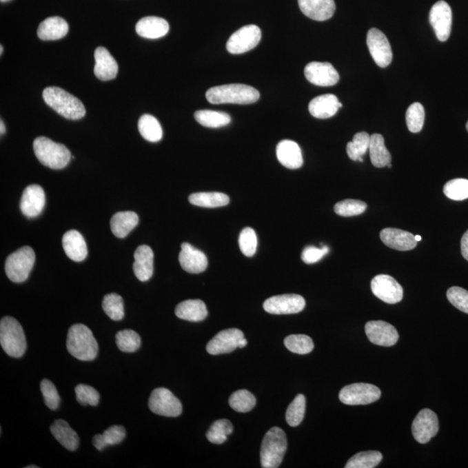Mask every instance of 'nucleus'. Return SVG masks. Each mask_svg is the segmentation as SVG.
<instances>
[{
    "label": "nucleus",
    "mask_w": 468,
    "mask_h": 468,
    "mask_svg": "<svg viewBox=\"0 0 468 468\" xmlns=\"http://www.w3.org/2000/svg\"><path fill=\"white\" fill-rule=\"evenodd\" d=\"M66 346L70 354L80 361H92L99 354V343L92 332L82 324L70 328Z\"/></svg>",
    "instance_id": "nucleus-1"
},
{
    "label": "nucleus",
    "mask_w": 468,
    "mask_h": 468,
    "mask_svg": "<svg viewBox=\"0 0 468 468\" xmlns=\"http://www.w3.org/2000/svg\"><path fill=\"white\" fill-rule=\"evenodd\" d=\"M47 105L70 120H79L86 114L85 107L76 96L59 87L46 88L43 92Z\"/></svg>",
    "instance_id": "nucleus-2"
},
{
    "label": "nucleus",
    "mask_w": 468,
    "mask_h": 468,
    "mask_svg": "<svg viewBox=\"0 0 468 468\" xmlns=\"http://www.w3.org/2000/svg\"><path fill=\"white\" fill-rule=\"evenodd\" d=\"M259 92L254 87L245 84H227L211 88L206 93L210 103L251 104L259 99Z\"/></svg>",
    "instance_id": "nucleus-3"
},
{
    "label": "nucleus",
    "mask_w": 468,
    "mask_h": 468,
    "mask_svg": "<svg viewBox=\"0 0 468 468\" xmlns=\"http://www.w3.org/2000/svg\"><path fill=\"white\" fill-rule=\"evenodd\" d=\"M33 150L40 163L52 170H62L72 159V154L65 145L57 143L45 136L35 139Z\"/></svg>",
    "instance_id": "nucleus-4"
},
{
    "label": "nucleus",
    "mask_w": 468,
    "mask_h": 468,
    "mask_svg": "<svg viewBox=\"0 0 468 468\" xmlns=\"http://www.w3.org/2000/svg\"><path fill=\"white\" fill-rule=\"evenodd\" d=\"M287 438L281 429L272 427L263 439L261 463L263 468H278L287 450Z\"/></svg>",
    "instance_id": "nucleus-5"
},
{
    "label": "nucleus",
    "mask_w": 468,
    "mask_h": 468,
    "mask_svg": "<svg viewBox=\"0 0 468 468\" xmlns=\"http://www.w3.org/2000/svg\"><path fill=\"white\" fill-rule=\"evenodd\" d=\"M0 343L6 354L19 358L26 350V339L21 325L12 316H5L0 321Z\"/></svg>",
    "instance_id": "nucleus-6"
},
{
    "label": "nucleus",
    "mask_w": 468,
    "mask_h": 468,
    "mask_svg": "<svg viewBox=\"0 0 468 468\" xmlns=\"http://www.w3.org/2000/svg\"><path fill=\"white\" fill-rule=\"evenodd\" d=\"M35 252L30 247H23L6 258L5 270L10 281L14 283L25 282L34 265Z\"/></svg>",
    "instance_id": "nucleus-7"
},
{
    "label": "nucleus",
    "mask_w": 468,
    "mask_h": 468,
    "mask_svg": "<svg viewBox=\"0 0 468 468\" xmlns=\"http://www.w3.org/2000/svg\"><path fill=\"white\" fill-rule=\"evenodd\" d=\"M381 390L369 383H353L341 389L339 399L346 405H367L381 397Z\"/></svg>",
    "instance_id": "nucleus-8"
},
{
    "label": "nucleus",
    "mask_w": 468,
    "mask_h": 468,
    "mask_svg": "<svg viewBox=\"0 0 468 468\" xmlns=\"http://www.w3.org/2000/svg\"><path fill=\"white\" fill-rule=\"evenodd\" d=\"M149 407L156 415L166 417H177L183 413L180 400L166 388H158L151 393Z\"/></svg>",
    "instance_id": "nucleus-9"
},
{
    "label": "nucleus",
    "mask_w": 468,
    "mask_h": 468,
    "mask_svg": "<svg viewBox=\"0 0 468 468\" xmlns=\"http://www.w3.org/2000/svg\"><path fill=\"white\" fill-rule=\"evenodd\" d=\"M261 30L255 25L245 26L230 37L227 50L231 54H242L254 49L261 40Z\"/></svg>",
    "instance_id": "nucleus-10"
},
{
    "label": "nucleus",
    "mask_w": 468,
    "mask_h": 468,
    "mask_svg": "<svg viewBox=\"0 0 468 468\" xmlns=\"http://www.w3.org/2000/svg\"><path fill=\"white\" fill-rule=\"evenodd\" d=\"M367 45L377 65L385 68L391 63L392 49L385 33L378 29H370L367 34Z\"/></svg>",
    "instance_id": "nucleus-11"
},
{
    "label": "nucleus",
    "mask_w": 468,
    "mask_h": 468,
    "mask_svg": "<svg viewBox=\"0 0 468 468\" xmlns=\"http://www.w3.org/2000/svg\"><path fill=\"white\" fill-rule=\"evenodd\" d=\"M373 294L382 301L389 305H395L403 301V289L402 285L391 276L380 274L372 281Z\"/></svg>",
    "instance_id": "nucleus-12"
},
{
    "label": "nucleus",
    "mask_w": 468,
    "mask_h": 468,
    "mask_svg": "<svg viewBox=\"0 0 468 468\" xmlns=\"http://www.w3.org/2000/svg\"><path fill=\"white\" fill-rule=\"evenodd\" d=\"M263 307L270 314H296L305 309V301L302 296L297 294L274 296L265 301Z\"/></svg>",
    "instance_id": "nucleus-13"
},
{
    "label": "nucleus",
    "mask_w": 468,
    "mask_h": 468,
    "mask_svg": "<svg viewBox=\"0 0 468 468\" xmlns=\"http://www.w3.org/2000/svg\"><path fill=\"white\" fill-rule=\"evenodd\" d=\"M439 431V420L436 414L429 409L420 410L418 415L414 420L412 424V434L417 442L426 444Z\"/></svg>",
    "instance_id": "nucleus-14"
},
{
    "label": "nucleus",
    "mask_w": 468,
    "mask_h": 468,
    "mask_svg": "<svg viewBox=\"0 0 468 468\" xmlns=\"http://www.w3.org/2000/svg\"><path fill=\"white\" fill-rule=\"evenodd\" d=\"M429 21L437 39L445 42L449 39L452 28V10L447 2L438 1L431 8Z\"/></svg>",
    "instance_id": "nucleus-15"
},
{
    "label": "nucleus",
    "mask_w": 468,
    "mask_h": 468,
    "mask_svg": "<svg viewBox=\"0 0 468 468\" xmlns=\"http://www.w3.org/2000/svg\"><path fill=\"white\" fill-rule=\"evenodd\" d=\"M306 79L316 86L336 85L339 81V74L332 63L312 62L305 69Z\"/></svg>",
    "instance_id": "nucleus-16"
},
{
    "label": "nucleus",
    "mask_w": 468,
    "mask_h": 468,
    "mask_svg": "<svg viewBox=\"0 0 468 468\" xmlns=\"http://www.w3.org/2000/svg\"><path fill=\"white\" fill-rule=\"evenodd\" d=\"M365 332L374 345L385 347L395 345L399 339L398 332L392 325L385 321H369L365 325Z\"/></svg>",
    "instance_id": "nucleus-17"
},
{
    "label": "nucleus",
    "mask_w": 468,
    "mask_h": 468,
    "mask_svg": "<svg viewBox=\"0 0 468 468\" xmlns=\"http://www.w3.org/2000/svg\"><path fill=\"white\" fill-rule=\"evenodd\" d=\"M245 338L244 333L238 329H228L218 332L207 345L211 355L227 354L238 348V342Z\"/></svg>",
    "instance_id": "nucleus-18"
},
{
    "label": "nucleus",
    "mask_w": 468,
    "mask_h": 468,
    "mask_svg": "<svg viewBox=\"0 0 468 468\" xmlns=\"http://www.w3.org/2000/svg\"><path fill=\"white\" fill-rule=\"evenodd\" d=\"M45 206V193L39 185L27 187L20 201V210L27 218H34L42 213Z\"/></svg>",
    "instance_id": "nucleus-19"
},
{
    "label": "nucleus",
    "mask_w": 468,
    "mask_h": 468,
    "mask_svg": "<svg viewBox=\"0 0 468 468\" xmlns=\"http://www.w3.org/2000/svg\"><path fill=\"white\" fill-rule=\"evenodd\" d=\"M179 261L184 271L193 274L206 271L208 264L206 254L190 243L181 245Z\"/></svg>",
    "instance_id": "nucleus-20"
},
{
    "label": "nucleus",
    "mask_w": 468,
    "mask_h": 468,
    "mask_svg": "<svg viewBox=\"0 0 468 468\" xmlns=\"http://www.w3.org/2000/svg\"><path fill=\"white\" fill-rule=\"evenodd\" d=\"M299 8L306 17L316 21L332 18L336 11L334 0H298Z\"/></svg>",
    "instance_id": "nucleus-21"
},
{
    "label": "nucleus",
    "mask_w": 468,
    "mask_h": 468,
    "mask_svg": "<svg viewBox=\"0 0 468 468\" xmlns=\"http://www.w3.org/2000/svg\"><path fill=\"white\" fill-rule=\"evenodd\" d=\"M380 238L387 247L397 251H410L416 247L417 241L411 232L396 228H385L380 232Z\"/></svg>",
    "instance_id": "nucleus-22"
},
{
    "label": "nucleus",
    "mask_w": 468,
    "mask_h": 468,
    "mask_svg": "<svg viewBox=\"0 0 468 468\" xmlns=\"http://www.w3.org/2000/svg\"><path fill=\"white\" fill-rule=\"evenodd\" d=\"M134 274L141 282L150 281L154 274V252L149 245H140L134 252Z\"/></svg>",
    "instance_id": "nucleus-23"
},
{
    "label": "nucleus",
    "mask_w": 468,
    "mask_h": 468,
    "mask_svg": "<svg viewBox=\"0 0 468 468\" xmlns=\"http://www.w3.org/2000/svg\"><path fill=\"white\" fill-rule=\"evenodd\" d=\"M96 65L94 68L97 79L110 81L116 79L119 73V65L109 50L104 47H99L95 50Z\"/></svg>",
    "instance_id": "nucleus-24"
},
{
    "label": "nucleus",
    "mask_w": 468,
    "mask_h": 468,
    "mask_svg": "<svg viewBox=\"0 0 468 468\" xmlns=\"http://www.w3.org/2000/svg\"><path fill=\"white\" fill-rule=\"evenodd\" d=\"M343 104L333 94H325L315 97L309 104V111L312 116L318 119H327L334 116Z\"/></svg>",
    "instance_id": "nucleus-25"
},
{
    "label": "nucleus",
    "mask_w": 468,
    "mask_h": 468,
    "mask_svg": "<svg viewBox=\"0 0 468 468\" xmlns=\"http://www.w3.org/2000/svg\"><path fill=\"white\" fill-rule=\"evenodd\" d=\"M276 153L279 163L289 170H298L304 163L301 147L294 141H281L278 144Z\"/></svg>",
    "instance_id": "nucleus-26"
},
{
    "label": "nucleus",
    "mask_w": 468,
    "mask_h": 468,
    "mask_svg": "<svg viewBox=\"0 0 468 468\" xmlns=\"http://www.w3.org/2000/svg\"><path fill=\"white\" fill-rule=\"evenodd\" d=\"M136 31L143 38L156 39L167 34L170 25L167 20L159 17H145L136 23Z\"/></svg>",
    "instance_id": "nucleus-27"
},
{
    "label": "nucleus",
    "mask_w": 468,
    "mask_h": 468,
    "mask_svg": "<svg viewBox=\"0 0 468 468\" xmlns=\"http://www.w3.org/2000/svg\"><path fill=\"white\" fill-rule=\"evenodd\" d=\"M63 247L65 254L73 261L81 262L86 258L88 249L83 235L77 230L65 232L63 237Z\"/></svg>",
    "instance_id": "nucleus-28"
},
{
    "label": "nucleus",
    "mask_w": 468,
    "mask_h": 468,
    "mask_svg": "<svg viewBox=\"0 0 468 468\" xmlns=\"http://www.w3.org/2000/svg\"><path fill=\"white\" fill-rule=\"evenodd\" d=\"M69 32L68 23L60 17H50L40 23L38 36L45 41L59 40L67 35Z\"/></svg>",
    "instance_id": "nucleus-29"
},
{
    "label": "nucleus",
    "mask_w": 468,
    "mask_h": 468,
    "mask_svg": "<svg viewBox=\"0 0 468 468\" xmlns=\"http://www.w3.org/2000/svg\"><path fill=\"white\" fill-rule=\"evenodd\" d=\"M50 432L63 447L70 451H76L79 447V436L76 431L63 420H57L50 427Z\"/></svg>",
    "instance_id": "nucleus-30"
},
{
    "label": "nucleus",
    "mask_w": 468,
    "mask_h": 468,
    "mask_svg": "<svg viewBox=\"0 0 468 468\" xmlns=\"http://www.w3.org/2000/svg\"><path fill=\"white\" fill-rule=\"evenodd\" d=\"M206 305L200 299H190L180 303L175 308V315L178 318L190 322L203 321L207 316Z\"/></svg>",
    "instance_id": "nucleus-31"
},
{
    "label": "nucleus",
    "mask_w": 468,
    "mask_h": 468,
    "mask_svg": "<svg viewBox=\"0 0 468 468\" xmlns=\"http://www.w3.org/2000/svg\"><path fill=\"white\" fill-rule=\"evenodd\" d=\"M139 222V217L134 212H119L110 221V228L114 236L123 238L133 230Z\"/></svg>",
    "instance_id": "nucleus-32"
},
{
    "label": "nucleus",
    "mask_w": 468,
    "mask_h": 468,
    "mask_svg": "<svg viewBox=\"0 0 468 468\" xmlns=\"http://www.w3.org/2000/svg\"><path fill=\"white\" fill-rule=\"evenodd\" d=\"M369 152L370 160L376 167H385L391 163V154L385 147V138L382 134L370 136Z\"/></svg>",
    "instance_id": "nucleus-33"
},
{
    "label": "nucleus",
    "mask_w": 468,
    "mask_h": 468,
    "mask_svg": "<svg viewBox=\"0 0 468 468\" xmlns=\"http://www.w3.org/2000/svg\"><path fill=\"white\" fill-rule=\"evenodd\" d=\"M190 202L194 206L207 208H215L227 206L230 199L227 194L218 192H201L195 193L190 196Z\"/></svg>",
    "instance_id": "nucleus-34"
},
{
    "label": "nucleus",
    "mask_w": 468,
    "mask_h": 468,
    "mask_svg": "<svg viewBox=\"0 0 468 468\" xmlns=\"http://www.w3.org/2000/svg\"><path fill=\"white\" fill-rule=\"evenodd\" d=\"M138 130L141 136L150 143L160 141L163 136V128L156 117L151 114H143L138 122Z\"/></svg>",
    "instance_id": "nucleus-35"
},
{
    "label": "nucleus",
    "mask_w": 468,
    "mask_h": 468,
    "mask_svg": "<svg viewBox=\"0 0 468 468\" xmlns=\"http://www.w3.org/2000/svg\"><path fill=\"white\" fill-rule=\"evenodd\" d=\"M125 436L126 430L123 426H112L104 431L103 434L94 436L93 445L97 450L102 451L107 446L122 442Z\"/></svg>",
    "instance_id": "nucleus-36"
},
{
    "label": "nucleus",
    "mask_w": 468,
    "mask_h": 468,
    "mask_svg": "<svg viewBox=\"0 0 468 468\" xmlns=\"http://www.w3.org/2000/svg\"><path fill=\"white\" fill-rule=\"evenodd\" d=\"M194 117L202 126L212 129L225 127L231 123V116L221 111L199 110L195 112Z\"/></svg>",
    "instance_id": "nucleus-37"
},
{
    "label": "nucleus",
    "mask_w": 468,
    "mask_h": 468,
    "mask_svg": "<svg viewBox=\"0 0 468 468\" xmlns=\"http://www.w3.org/2000/svg\"><path fill=\"white\" fill-rule=\"evenodd\" d=\"M383 460L382 454L378 451H365L355 454L346 463V468H374L378 466Z\"/></svg>",
    "instance_id": "nucleus-38"
},
{
    "label": "nucleus",
    "mask_w": 468,
    "mask_h": 468,
    "mask_svg": "<svg viewBox=\"0 0 468 468\" xmlns=\"http://www.w3.org/2000/svg\"><path fill=\"white\" fill-rule=\"evenodd\" d=\"M370 136L367 132H359L347 144V154L352 161L362 159L369 149Z\"/></svg>",
    "instance_id": "nucleus-39"
},
{
    "label": "nucleus",
    "mask_w": 468,
    "mask_h": 468,
    "mask_svg": "<svg viewBox=\"0 0 468 468\" xmlns=\"http://www.w3.org/2000/svg\"><path fill=\"white\" fill-rule=\"evenodd\" d=\"M229 404L235 411L247 413L251 411L255 407L256 398L248 390L241 389L232 394L229 398Z\"/></svg>",
    "instance_id": "nucleus-40"
},
{
    "label": "nucleus",
    "mask_w": 468,
    "mask_h": 468,
    "mask_svg": "<svg viewBox=\"0 0 468 468\" xmlns=\"http://www.w3.org/2000/svg\"><path fill=\"white\" fill-rule=\"evenodd\" d=\"M234 432V426L228 420H218L212 424L207 433V440L214 444H222L227 440V436Z\"/></svg>",
    "instance_id": "nucleus-41"
},
{
    "label": "nucleus",
    "mask_w": 468,
    "mask_h": 468,
    "mask_svg": "<svg viewBox=\"0 0 468 468\" xmlns=\"http://www.w3.org/2000/svg\"><path fill=\"white\" fill-rule=\"evenodd\" d=\"M284 343L289 352L299 355L309 354L314 349V343L306 335H289L285 338Z\"/></svg>",
    "instance_id": "nucleus-42"
},
{
    "label": "nucleus",
    "mask_w": 468,
    "mask_h": 468,
    "mask_svg": "<svg viewBox=\"0 0 468 468\" xmlns=\"http://www.w3.org/2000/svg\"><path fill=\"white\" fill-rule=\"evenodd\" d=\"M305 397L299 394L286 410V422L289 426L297 427L303 422L305 414Z\"/></svg>",
    "instance_id": "nucleus-43"
},
{
    "label": "nucleus",
    "mask_w": 468,
    "mask_h": 468,
    "mask_svg": "<svg viewBox=\"0 0 468 468\" xmlns=\"http://www.w3.org/2000/svg\"><path fill=\"white\" fill-rule=\"evenodd\" d=\"M116 343L121 352L133 353L140 348L141 340L136 332L132 329H124L117 333Z\"/></svg>",
    "instance_id": "nucleus-44"
},
{
    "label": "nucleus",
    "mask_w": 468,
    "mask_h": 468,
    "mask_svg": "<svg viewBox=\"0 0 468 468\" xmlns=\"http://www.w3.org/2000/svg\"><path fill=\"white\" fill-rule=\"evenodd\" d=\"M425 120V110L420 103H415L407 108L406 123L407 129L412 133H418L423 130Z\"/></svg>",
    "instance_id": "nucleus-45"
},
{
    "label": "nucleus",
    "mask_w": 468,
    "mask_h": 468,
    "mask_svg": "<svg viewBox=\"0 0 468 468\" xmlns=\"http://www.w3.org/2000/svg\"><path fill=\"white\" fill-rule=\"evenodd\" d=\"M102 305L104 312L114 321H120L124 318L123 301L120 295L116 294L106 295Z\"/></svg>",
    "instance_id": "nucleus-46"
},
{
    "label": "nucleus",
    "mask_w": 468,
    "mask_h": 468,
    "mask_svg": "<svg viewBox=\"0 0 468 468\" xmlns=\"http://www.w3.org/2000/svg\"><path fill=\"white\" fill-rule=\"evenodd\" d=\"M443 193L450 200L464 201L468 199V180L454 179L445 184Z\"/></svg>",
    "instance_id": "nucleus-47"
},
{
    "label": "nucleus",
    "mask_w": 468,
    "mask_h": 468,
    "mask_svg": "<svg viewBox=\"0 0 468 468\" xmlns=\"http://www.w3.org/2000/svg\"><path fill=\"white\" fill-rule=\"evenodd\" d=\"M367 208L365 202L358 200H345L339 201L334 207L336 214L343 217L356 216L365 213Z\"/></svg>",
    "instance_id": "nucleus-48"
},
{
    "label": "nucleus",
    "mask_w": 468,
    "mask_h": 468,
    "mask_svg": "<svg viewBox=\"0 0 468 468\" xmlns=\"http://www.w3.org/2000/svg\"><path fill=\"white\" fill-rule=\"evenodd\" d=\"M238 245H240L242 254L247 257H252L256 254L258 247L257 235L254 229L245 227L242 230L238 238Z\"/></svg>",
    "instance_id": "nucleus-49"
},
{
    "label": "nucleus",
    "mask_w": 468,
    "mask_h": 468,
    "mask_svg": "<svg viewBox=\"0 0 468 468\" xmlns=\"http://www.w3.org/2000/svg\"><path fill=\"white\" fill-rule=\"evenodd\" d=\"M77 402L83 406H96L100 400L99 393L92 386L79 385L75 389Z\"/></svg>",
    "instance_id": "nucleus-50"
},
{
    "label": "nucleus",
    "mask_w": 468,
    "mask_h": 468,
    "mask_svg": "<svg viewBox=\"0 0 468 468\" xmlns=\"http://www.w3.org/2000/svg\"><path fill=\"white\" fill-rule=\"evenodd\" d=\"M40 389H41L45 405L50 409H57L59 406L60 396L56 386L50 380L43 379L40 383Z\"/></svg>",
    "instance_id": "nucleus-51"
},
{
    "label": "nucleus",
    "mask_w": 468,
    "mask_h": 468,
    "mask_svg": "<svg viewBox=\"0 0 468 468\" xmlns=\"http://www.w3.org/2000/svg\"><path fill=\"white\" fill-rule=\"evenodd\" d=\"M447 297L454 307L468 314V292L467 289L454 286L447 291Z\"/></svg>",
    "instance_id": "nucleus-52"
},
{
    "label": "nucleus",
    "mask_w": 468,
    "mask_h": 468,
    "mask_svg": "<svg viewBox=\"0 0 468 468\" xmlns=\"http://www.w3.org/2000/svg\"><path fill=\"white\" fill-rule=\"evenodd\" d=\"M329 251V247L326 245L323 247H307L303 251L301 258L305 264H314L328 254Z\"/></svg>",
    "instance_id": "nucleus-53"
},
{
    "label": "nucleus",
    "mask_w": 468,
    "mask_h": 468,
    "mask_svg": "<svg viewBox=\"0 0 468 468\" xmlns=\"http://www.w3.org/2000/svg\"><path fill=\"white\" fill-rule=\"evenodd\" d=\"M460 245L461 254L468 261V230L465 232L462 238H461Z\"/></svg>",
    "instance_id": "nucleus-54"
},
{
    "label": "nucleus",
    "mask_w": 468,
    "mask_h": 468,
    "mask_svg": "<svg viewBox=\"0 0 468 468\" xmlns=\"http://www.w3.org/2000/svg\"><path fill=\"white\" fill-rule=\"evenodd\" d=\"M247 345V340L245 338H241L240 342H238V348H244V347Z\"/></svg>",
    "instance_id": "nucleus-55"
},
{
    "label": "nucleus",
    "mask_w": 468,
    "mask_h": 468,
    "mask_svg": "<svg viewBox=\"0 0 468 468\" xmlns=\"http://www.w3.org/2000/svg\"><path fill=\"white\" fill-rule=\"evenodd\" d=\"M0 132H1V134H4L6 133V126L4 124V122L3 121H0Z\"/></svg>",
    "instance_id": "nucleus-56"
},
{
    "label": "nucleus",
    "mask_w": 468,
    "mask_h": 468,
    "mask_svg": "<svg viewBox=\"0 0 468 468\" xmlns=\"http://www.w3.org/2000/svg\"><path fill=\"white\" fill-rule=\"evenodd\" d=\"M416 240L417 242H419L423 240V238L420 235H416Z\"/></svg>",
    "instance_id": "nucleus-57"
},
{
    "label": "nucleus",
    "mask_w": 468,
    "mask_h": 468,
    "mask_svg": "<svg viewBox=\"0 0 468 468\" xmlns=\"http://www.w3.org/2000/svg\"><path fill=\"white\" fill-rule=\"evenodd\" d=\"M26 468H39L38 466H33V465H31V466H27Z\"/></svg>",
    "instance_id": "nucleus-58"
},
{
    "label": "nucleus",
    "mask_w": 468,
    "mask_h": 468,
    "mask_svg": "<svg viewBox=\"0 0 468 468\" xmlns=\"http://www.w3.org/2000/svg\"><path fill=\"white\" fill-rule=\"evenodd\" d=\"M0 54H3V45L0 46Z\"/></svg>",
    "instance_id": "nucleus-59"
},
{
    "label": "nucleus",
    "mask_w": 468,
    "mask_h": 468,
    "mask_svg": "<svg viewBox=\"0 0 468 468\" xmlns=\"http://www.w3.org/2000/svg\"><path fill=\"white\" fill-rule=\"evenodd\" d=\"M0 1H1V2H8V1H11V0H0Z\"/></svg>",
    "instance_id": "nucleus-60"
},
{
    "label": "nucleus",
    "mask_w": 468,
    "mask_h": 468,
    "mask_svg": "<svg viewBox=\"0 0 468 468\" xmlns=\"http://www.w3.org/2000/svg\"><path fill=\"white\" fill-rule=\"evenodd\" d=\"M387 167H388L389 168H391V167H392L391 163H389V164L388 165V166H387Z\"/></svg>",
    "instance_id": "nucleus-61"
},
{
    "label": "nucleus",
    "mask_w": 468,
    "mask_h": 468,
    "mask_svg": "<svg viewBox=\"0 0 468 468\" xmlns=\"http://www.w3.org/2000/svg\"><path fill=\"white\" fill-rule=\"evenodd\" d=\"M466 127H467V130L468 131V122H467V123Z\"/></svg>",
    "instance_id": "nucleus-62"
}]
</instances>
